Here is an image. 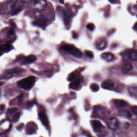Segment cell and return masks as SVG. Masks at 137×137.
<instances>
[{
	"instance_id": "obj_26",
	"label": "cell",
	"mask_w": 137,
	"mask_h": 137,
	"mask_svg": "<svg viewBox=\"0 0 137 137\" xmlns=\"http://www.w3.org/2000/svg\"><path fill=\"white\" fill-rule=\"evenodd\" d=\"M36 103V101H28L27 103V107L28 108H31L32 107H33L35 104Z\"/></svg>"
},
{
	"instance_id": "obj_25",
	"label": "cell",
	"mask_w": 137,
	"mask_h": 137,
	"mask_svg": "<svg viewBox=\"0 0 137 137\" xmlns=\"http://www.w3.org/2000/svg\"><path fill=\"white\" fill-rule=\"evenodd\" d=\"M85 54L87 56L90 58H94V54L91 51L86 50L85 52Z\"/></svg>"
},
{
	"instance_id": "obj_14",
	"label": "cell",
	"mask_w": 137,
	"mask_h": 137,
	"mask_svg": "<svg viewBox=\"0 0 137 137\" xmlns=\"http://www.w3.org/2000/svg\"><path fill=\"white\" fill-rule=\"evenodd\" d=\"M102 59L108 62L111 61L114 59V56L110 52H105L102 53L101 55Z\"/></svg>"
},
{
	"instance_id": "obj_27",
	"label": "cell",
	"mask_w": 137,
	"mask_h": 137,
	"mask_svg": "<svg viewBox=\"0 0 137 137\" xmlns=\"http://www.w3.org/2000/svg\"><path fill=\"white\" fill-rule=\"evenodd\" d=\"M17 110V108H12L8 109L7 112L8 113H9V114H12V113H15V112H16Z\"/></svg>"
},
{
	"instance_id": "obj_4",
	"label": "cell",
	"mask_w": 137,
	"mask_h": 137,
	"mask_svg": "<svg viewBox=\"0 0 137 137\" xmlns=\"http://www.w3.org/2000/svg\"><path fill=\"white\" fill-rule=\"evenodd\" d=\"M108 125L111 130H116L120 127V123L119 121L115 117H111L108 120Z\"/></svg>"
},
{
	"instance_id": "obj_39",
	"label": "cell",
	"mask_w": 137,
	"mask_h": 137,
	"mask_svg": "<svg viewBox=\"0 0 137 137\" xmlns=\"http://www.w3.org/2000/svg\"><path fill=\"white\" fill-rule=\"evenodd\" d=\"M60 3H61V4H64V0H60L59 1Z\"/></svg>"
},
{
	"instance_id": "obj_18",
	"label": "cell",
	"mask_w": 137,
	"mask_h": 137,
	"mask_svg": "<svg viewBox=\"0 0 137 137\" xmlns=\"http://www.w3.org/2000/svg\"><path fill=\"white\" fill-rule=\"evenodd\" d=\"M25 71V70L22 68H13V69H8L6 71V73H8V74H12V73H15V74H18V73H21Z\"/></svg>"
},
{
	"instance_id": "obj_34",
	"label": "cell",
	"mask_w": 137,
	"mask_h": 137,
	"mask_svg": "<svg viewBox=\"0 0 137 137\" xmlns=\"http://www.w3.org/2000/svg\"><path fill=\"white\" fill-rule=\"evenodd\" d=\"M10 24L11 25L12 27L13 28H15L16 27V24L15 23V22L13 20H10L9 21Z\"/></svg>"
},
{
	"instance_id": "obj_19",
	"label": "cell",
	"mask_w": 137,
	"mask_h": 137,
	"mask_svg": "<svg viewBox=\"0 0 137 137\" xmlns=\"http://www.w3.org/2000/svg\"><path fill=\"white\" fill-rule=\"evenodd\" d=\"M46 24H47V21L46 20L43 18L39 19L33 22V25L40 27H44L45 26Z\"/></svg>"
},
{
	"instance_id": "obj_29",
	"label": "cell",
	"mask_w": 137,
	"mask_h": 137,
	"mask_svg": "<svg viewBox=\"0 0 137 137\" xmlns=\"http://www.w3.org/2000/svg\"><path fill=\"white\" fill-rule=\"evenodd\" d=\"M15 34V31L13 29H10L8 32L7 35L8 36H11Z\"/></svg>"
},
{
	"instance_id": "obj_23",
	"label": "cell",
	"mask_w": 137,
	"mask_h": 137,
	"mask_svg": "<svg viewBox=\"0 0 137 137\" xmlns=\"http://www.w3.org/2000/svg\"><path fill=\"white\" fill-rule=\"evenodd\" d=\"M91 89L93 92H96L98 91L99 89V87L98 85L96 83H93L90 86Z\"/></svg>"
},
{
	"instance_id": "obj_37",
	"label": "cell",
	"mask_w": 137,
	"mask_h": 137,
	"mask_svg": "<svg viewBox=\"0 0 137 137\" xmlns=\"http://www.w3.org/2000/svg\"><path fill=\"white\" fill-rule=\"evenodd\" d=\"M5 107L4 105H0V111H4L5 110Z\"/></svg>"
},
{
	"instance_id": "obj_15",
	"label": "cell",
	"mask_w": 137,
	"mask_h": 137,
	"mask_svg": "<svg viewBox=\"0 0 137 137\" xmlns=\"http://www.w3.org/2000/svg\"><path fill=\"white\" fill-rule=\"evenodd\" d=\"M37 59L35 56L34 55H30L27 57H25L23 59V63L25 64L30 63L34 62Z\"/></svg>"
},
{
	"instance_id": "obj_36",
	"label": "cell",
	"mask_w": 137,
	"mask_h": 137,
	"mask_svg": "<svg viewBox=\"0 0 137 137\" xmlns=\"http://www.w3.org/2000/svg\"><path fill=\"white\" fill-rule=\"evenodd\" d=\"M72 35H73V38L74 39H76L78 37V34L76 32H73L72 33Z\"/></svg>"
},
{
	"instance_id": "obj_30",
	"label": "cell",
	"mask_w": 137,
	"mask_h": 137,
	"mask_svg": "<svg viewBox=\"0 0 137 137\" xmlns=\"http://www.w3.org/2000/svg\"><path fill=\"white\" fill-rule=\"evenodd\" d=\"M22 11V9L20 8H17V9H15L12 13V15H17V14L19 13L20 12Z\"/></svg>"
},
{
	"instance_id": "obj_28",
	"label": "cell",
	"mask_w": 137,
	"mask_h": 137,
	"mask_svg": "<svg viewBox=\"0 0 137 137\" xmlns=\"http://www.w3.org/2000/svg\"><path fill=\"white\" fill-rule=\"evenodd\" d=\"M87 28L89 30H90L93 31L95 28V25L94 24L92 23H89L87 25Z\"/></svg>"
},
{
	"instance_id": "obj_21",
	"label": "cell",
	"mask_w": 137,
	"mask_h": 137,
	"mask_svg": "<svg viewBox=\"0 0 137 137\" xmlns=\"http://www.w3.org/2000/svg\"><path fill=\"white\" fill-rule=\"evenodd\" d=\"M120 114L121 116L126 117L127 118H130L132 117V114L129 111L126 110H121L120 112Z\"/></svg>"
},
{
	"instance_id": "obj_31",
	"label": "cell",
	"mask_w": 137,
	"mask_h": 137,
	"mask_svg": "<svg viewBox=\"0 0 137 137\" xmlns=\"http://www.w3.org/2000/svg\"><path fill=\"white\" fill-rule=\"evenodd\" d=\"M132 111L133 113L137 115V106H134L132 108Z\"/></svg>"
},
{
	"instance_id": "obj_1",
	"label": "cell",
	"mask_w": 137,
	"mask_h": 137,
	"mask_svg": "<svg viewBox=\"0 0 137 137\" xmlns=\"http://www.w3.org/2000/svg\"><path fill=\"white\" fill-rule=\"evenodd\" d=\"M36 77L34 76H30L18 81L17 84L20 88L25 90H29L34 87Z\"/></svg>"
},
{
	"instance_id": "obj_13",
	"label": "cell",
	"mask_w": 137,
	"mask_h": 137,
	"mask_svg": "<svg viewBox=\"0 0 137 137\" xmlns=\"http://www.w3.org/2000/svg\"><path fill=\"white\" fill-rule=\"evenodd\" d=\"M83 69L81 68V69H78L77 70H76V71L71 73L69 76H68V80L69 81H71L73 80L74 79L78 77V76L80 74L81 71H82Z\"/></svg>"
},
{
	"instance_id": "obj_33",
	"label": "cell",
	"mask_w": 137,
	"mask_h": 137,
	"mask_svg": "<svg viewBox=\"0 0 137 137\" xmlns=\"http://www.w3.org/2000/svg\"><path fill=\"white\" fill-rule=\"evenodd\" d=\"M23 94H21L18 97L17 99L18 100V102H21V101H22L23 98Z\"/></svg>"
},
{
	"instance_id": "obj_35",
	"label": "cell",
	"mask_w": 137,
	"mask_h": 137,
	"mask_svg": "<svg viewBox=\"0 0 137 137\" xmlns=\"http://www.w3.org/2000/svg\"><path fill=\"white\" fill-rule=\"evenodd\" d=\"M23 58V55H19L17 57V58L16 59V61H20L21 59Z\"/></svg>"
},
{
	"instance_id": "obj_3",
	"label": "cell",
	"mask_w": 137,
	"mask_h": 137,
	"mask_svg": "<svg viewBox=\"0 0 137 137\" xmlns=\"http://www.w3.org/2000/svg\"><path fill=\"white\" fill-rule=\"evenodd\" d=\"M39 118L41 122L43 125L46 127L49 126V120L47 114L45 113V111L42 107H39V111L38 113Z\"/></svg>"
},
{
	"instance_id": "obj_2",
	"label": "cell",
	"mask_w": 137,
	"mask_h": 137,
	"mask_svg": "<svg viewBox=\"0 0 137 137\" xmlns=\"http://www.w3.org/2000/svg\"><path fill=\"white\" fill-rule=\"evenodd\" d=\"M61 49L77 58H81L83 56L82 53L80 50L71 44H64L62 45Z\"/></svg>"
},
{
	"instance_id": "obj_12",
	"label": "cell",
	"mask_w": 137,
	"mask_h": 137,
	"mask_svg": "<svg viewBox=\"0 0 137 137\" xmlns=\"http://www.w3.org/2000/svg\"><path fill=\"white\" fill-rule=\"evenodd\" d=\"M114 103L115 106L118 108H123L127 105L126 101L122 99H115L114 100Z\"/></svg>"
},
{
	"instance_id": "obj_8",
	"label": "cell",
	"mask_w": 137,
	"mask_h": 137,
	"mask_svg": "<svg viewBox=\"0 0 137 137\" xmlns=\"http://www.w3.org/2000/svg\"><path fill=\"white\" fill-rule=\"evenodd\" d=\"M81 79L78 77L77 78L71 81V83L69 85V88L73 90L79 89L81 86Z\"/></svg>"
},
{
	"instance_id": "obj_42",
	"label": "cell",
	"mask_w": 137,
	"mask_h": 137,
	"mask_svg": "<svg viewBox=\"0 0 137 137\" xmlns=\"http://www.w3.org/2000/svg\"><path fill=\"white\" fill-rule=\"evenodd\" d=\"M3 54V52L1 51H0V56Z\"/></svg>"
},
{
	"instance_id": "obj_40",
	"label": "cell",
	"mask_w": 137,
	"mask_h": 137,
	"mask_svg": "<svg viewBox=\"0 0 137 137\" xmlns=\"http://www.w3.org/2000/svg\"><path fill=\"white\" fill-rule=\"evenodd\" d=\"M109 1H110V2H111V3H115L116 0H109Z\"/></svg>"
},
{
	"instance_id": "obj_7",
	"label": "cell",
	"mask_w": 137,
	"mask_h": 137,
	"mask_svg": "<svg viewBox=\"0 0 137 137\" xmlns=\"http://www.w3.org/2000/svg\"><path fill=\"white\" fill-rule=\"evenodd\" d=\"M93 113L96 117L100 118L103 117L106 114L104 109L100 106H96L95 107L93 110Z\"/></svg>"
},
{
	"instance_id": "obj_22",
	"label": "cell",
	"mask_w": 137,
	"mask_h": 137,
	"mask_svg": "<svg viewBox=\"0 0 137 137\" xmlns=\"http://www.w3.org/2000/svg\"><path fill=\"white\" fill-rule=\"evenodd\" d=\"M129 92L131 95L135 97H137V87H131L129 90Z\"/></svg>"
},
{
	"instance_id": "obj_17",
	"label": "cell",
	"mask_w": 137,
	"mask_h": 137,
	"mask_svg": "<svg viewBox=\"0 0 137 137\" xmlns=\"http://www.w3.org/2000/svg\"><path fill=\"white\" fill-rule=\"evenodd\" d=\"M13 46L9 44H3L0 46V50L5 52H9L13 50Z\"/></svg>"
},
{
	"instance_id": "obj_5",
	"label": "cell",
	"mask_w": 137,
	"mask_h": 137,
	"mask_svg": "<svg viewBox=\"0 0 137 137\" xmlns=\"http://www.w3.org/2000/svg\"><path fill=\"white\" fill-rule=\"evenodd\" d=\"M91 125L93 130L96 132H101L105 129V127L98 120H94L91 121Z\"/></svg>"
},
{
	"instance_id": "obj_38",
	"label": "cell",
	"mask_w": 137,
	"mask_h": 137,
	"mask_svg": "<svg viewBox=\"0 0 137 137\" xmlns=\"http://www.w3.org/2000/svg\"><path fill=\"white\" fill-rule=\"evenodd\" d=\"M134 28L135 30L137 32V23L134 25Z\"/></svg>"
},
{
	"instance_id": "obj_11",
	"label": "cell",
	"mask_w": 137,
	"mask_h": 137,
	"mask_svg": "<svg viewBox=\"0 0 137 137\" xmlns=\"http://www.w3.org/2000/svg\"><path fill=\"white\" fill-rule=\"evenodd\" d=\"M133 68L132 65L130 63H127L123 65L121 68V72L123 73H127L131 71Z\"/></svg>"
},
{
	"instance_id": "obj_24",
	"label": "cell",
	"mask_w": 137,
	"mask_h": 137,
	"mask_svg": "<svg viewBox=\"0 0 137 137\" xmlns=\"http://www.w3.org/2000/svg\"><path fill=\"white\" fill-rule=\"evenodd\" d=\"M21 113L20 112H18L15 114L13 118V122L15 123L17 122H18V120H19L20 117Z\"/></svg>"
},
{
	"instance_id": "obj_6",
	"label": "cell",
	"mask_w": 137,
	"mask_h": 137,
	"mask_svg": "<svg viewBox=\"0 0 137 137\" xmlns=\"http://www.w3.org/2000/svg\"><path fill=\"white\" fill-rule=\"evenodd\" d=\"M37 129V125L33 122H30L26 126V132L28 134H32L35 132Z\"/></svg>"
},
{
	"instance_id": "obj_41",
	"label": "cell",
	"mask_w": 137,
	"mask_h": 137,
	"mask_svg": "<svg viewBox=\"0 0 137 137\" xmlns=\"http://www.w3.org/2000/svg\"><path fill=\"white\" fill-rule=\"evenodd\" d=\"M3 84H4V83H3V82H0V86H1V85H3Z\"/></svg>"
},
{
	"instance_id": "obj_10",
	"label": "cell",
	"mask_w": 137,
	"mask_h": 137,
	"mask_svg": "<svg viewBox=\"0 0 137 137\" xmlns=\"http://www.w3.org/2000/svg\"><path fill=\"white\" fill-rule=\"evenodd\" d=\"M72 17V13L69 11H64L63 12V18L65 24L68 26L71 22V18Z\"/></svg>"
},
{
	"instance_id": "obj_20",
	"label": "cell",
	"mask_w": 137,
	"mask_h": 137,
	"mask_svg": "<svg viewBox=\"0 0 137 137\" xmlns=\"http://www.w3.org/2000/svg\"><path fill=\"white\" fill-rule=\"evenodd\" d=\"M107 42L105 40H102L98 43L96 45V48L99 50H104L107 46Z\"/></svg>"
},
{
	"instance_id": "obj_16",
	"label": "cell",
	"mask_w": 137,
	"mask_h": 137,
	"mask_svg": "<svg viewBox=\"0 0 137 137\" xmlns=\"http://www.w3.org/2000/svg\"><path fill=\"white\" fill-rule=\"evenodd\" d=\"M128 58L132 60H137V50H131L128 51Z\"/></svg>"
},
{
	"instance_id": "obj_32",
	"label": "cell",
	"mask_w": 137,
	"mask_h": 137,
	"mask_svg": "<svg viewBox=\"0 0 137 137\" xmlns=\"http://www.w3.org/2000/svg\"><path fill=\"white\" fill-rule=\"evenodd\" d=\"M24 127V124H23V123H20L19 125L17 127V129L18 130L21 131L23 129Z\"/></svg>"
},
{
	"instance_id": "obj_9",
	"label": "cell",
	"mask_w": 137,
	"mask_h": 137,
	"mask_svg": "<svg viewBox=\"0 0 137 137\" xmlns=\"http://www.w3.org/2000/svg\"><path fill=\"white\" fill-rule=\"evenodd\" d=\"M115 87V84L112 80H107L103 81L101 84L102 88L107 90H112Z\"/></svg>"
}]
</instances>
